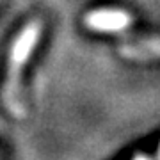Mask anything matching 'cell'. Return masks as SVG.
Instances as JSON below:
<instances>
[{
  "mask_svg": "<svg viewBox=\"0 0 160 160\" xmlns=\"http://www.w3.org/2000/svg\"><path fill=\"white\" fill-rule=\"evenodd\" d=\"M41 29L38 23H29L27 27L20 30V34L14 38L9 52V68H7V84H6V102L9 109L18 114L20 112V82H22V71L27 61L30 59L38 41H39Z\"/></svg>",
  "mask_w": 160,
  "mask_h": 160,
  "instance_id": "cell-1",
  "label": "cell"
},
{
  "mask_svg": "<svg viewBox=\"0 0 160 160\" xmlns=\"http://www.w3.org/2000/svg\"><path fill=\"white\" fill-rule=\"evenodd\" d=\"M86 25L96 32H121L130 25V14L121 9H96L86 16Z\"/></svg>",
  "mask_w": 160,
  "mask_h": 160,
  "instance_id": "cell-2",
  "label": "cell"
},
{
  "mask_svg": "<svg viewBox=\"0 0 160 160\" xmlns=\"http://www.w3.org/2000/svg\"><path fill=\"white\" fill-rule=\"evenodd\" d=\"M135 160H149V158H144V157H139V158H135Z\"/></svg>",
  "mask_w": 160,
  "mask_h": 160,
  "instance_id": "cell-3",
  "label": "cell"
}]
</instances>
